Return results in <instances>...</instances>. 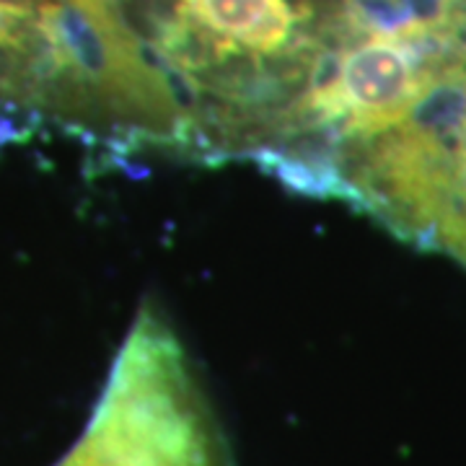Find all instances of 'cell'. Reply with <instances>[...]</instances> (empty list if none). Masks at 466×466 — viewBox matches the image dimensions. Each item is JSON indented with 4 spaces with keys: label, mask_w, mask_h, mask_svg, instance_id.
Instances as JSON below:
<instances>
[{
    "label": "cell",
    "mask_w": 466,
    "mask_h": 466,
    "mask_svg": "<svg viewBox=\"0 0 466 466\" xmlns=\"http://www.w3.org/2000/svg\"><path fill=\"white\" fill-rule=\"evenodd\" d=\"M466 52L443 42L360 36L339 52L334 88L337 122L345 137H370L401 122L425 91Z\"/></svg>",
    "instance_id": "cell-1"
},
{
    "label": "cell",
    "mask_w": 466,
    "mask_h": 466,
    "mask_svg": "<svg viewBox=\"0 0 466 466\" xmlns=\"http://www.w3.org/2000/svg\"><path fill=\"white\" fill-rule=\"evenodd\" d=\"M187 14L210 34L254 55H278L296 34L290 0H184Z\"/></svg>",
    "instance_id": "cell-2"
},
{
    "label": "cell",
    "mask_w": 466,
    "mask_h": 466,
    "mask_svg": "<svg viewBox=\"0 0 466 466\" xmlns=\"http://www.w3.org/2000/svg\"><path fill=\"white\" fill-rule=\"evenodd\" d=\"M433 249L449 251L453 259H459L466 267V133L451 171L443 210L435 223Z\"/></svg>",
    "instance_id": "cell-3"
}]
</instances>
